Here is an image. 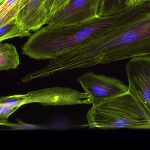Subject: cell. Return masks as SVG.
Wrapping results in <instances>:
<instances>
[{
    "instance_id": "6da1fadb",
    "label": "cell",
    "mask_w": 150,
    "mask_h": 150,
    "mask_svg": "<svg viewBox=\"0 0 150 150\" xmlns=\"http://www.w3.org/2000/svg\"><path fill=\"white\" fill-rule=\"evenodd\" d=\"M150 55V0L137 14L67 54L72 69Z\"/></svg>"
},
{
    "instance_id": "7a4b0ae2",
    "label": "cell",
    "mask_w": 150,
    "mask_h": 150,
    "mask_svg": "<svg viewBox=\"0 0 150 150\" xmlns=\"http://www.w3.org/2000/svg\"><path fill=\"white\" fill-rule=\"evenodd\" d=\"M139 5L116 14L57 28L42 27L32 34L22 53L36 60L53 59L101 37L141 10Z\"/></svg>"
},
{
    "instance_id": "3957f363",
    "label": "cell",
    "mask_w": 150,
    "mask_h": 150,
    "mask_svg": "<svg viewBox=\"0 0 150 150\" xmlns=\"http://www.w3.org/2000/svg\"><path fill=\"white\" fill-rule=\"evenodd\" d=\"M90 129H150V116L128 92L92 105L86 116Z\"/></svg>"
},
{
    "instance_id": "277c9868",
    "label": "cell",
    "mask_w": 150,
    "mask_h": 150,
    "mask_svg": "<svg viewBox=\"0 0 150 150\" xmlns=\"http://www.w3.org/2000/svg\"><path fill=\"white\" fill-rule=\"evenodd\" d=\"M91 96L81 92L65 87H53L28 92L27 93L1 96L0 103L12 107L38 103L43 106H64L77 104H93Z\"/></svg>"
},
{
    "instance_id": "5b68a950",
    "label": "cell",
    "mask_w": 150,
    "mask_h": 150,
    "mask_svg": "<svg viewBox=\"0 0 150 150\" xmlns=\"http://www.w3.org/2000/svg\"><path fill=\"white\" fill-rule=\"evenodd\" d=\"M101 0H68L51 15L46 26L50 28L86 22L100 17Z\"/></svg>"
},
{
    "instance_id": "8992f818",
    "label": "cell",
    "mask_w": 150,
    "mask_h": 150,
    "mask_svg": "<svg viewBox=\"0 0 150 150\" xmlns=\"http://www.w3.org/2000/svg\"><path fill=\"white\" fill-rule=\"evenodd\" d=\"M129 92L150 116V56L130 59L125 67Z\"/></svg>"
},
{
    "instance_id": "52a82bcc",
    "label": "cell",
    "mask_w": 150,
    "mask_h": 150,
    "mask_svg": "<svg viewBox=\"0 0 150 150\" xmlns=\"http://www.w3.org/2000/svg\"><path fill=\"white\" fill-rule=\"evenodd\" d=\"M78 81L95 105L129 92V86L115 77L89 71L80 76Z\"/></svg>"
},
{
    "instance_id": "ba28073f",
    "label": "cell",
    "mask_w": 150,
    "mask_h": 150,
    "mask_svg": "<svg viewBox=\"0 0 150 150\" xmlns=\"http://www.w3.org/2000/svg\"><path fill=\"white\" fill-rule=\"evenodd\" d=\"M50 17L44 0H22L16 18L24 27L36 31L46 25Z\"/></svg>"
},
{
    "instance_id": "9c48e42d",
    "label": "cell",
    "mask_w": 150,
    "mask_h": 150,
    "mask_svg": "<svg viewBox=\"0 0 150 150\" xmlns=\"http://www.w3.org/2000/svg\"><path fill=\"white\" fill-rule=\"evenodd\" d=\"M20 64V57L16 46L11 44L0 45V71L16 69Z\"/></svg>"
},
{
    "instance_id": "30bf717a",
    "label": "cell",
    "mask_w": 150,
    "mask_h": 150,
    "mask_svg": "<svg viewBox=\"0 0 150 150\" xmlns=\"http://www.w3.org/2000/svg\"><path fill=\"white\" fill-rule=\"evenodd\" d=\"M32 35L31 30L24 27L17 18H15L0 26V42L14 38L29 37Z\"/></svg>"
},
{
    "instance_id": "8fae6325",
    "label": "cell",
    "mask_w": 150,
    "mask_h": 150,
    "mask_svg": "<svg viewBox=\"0 0 150 150\" xmlns=\"http://www.w3.org/2000/svg\"><path fill=\"white\" fill-rule=\"evenodd\" d=\"M132 0H101L98 15L108 16L126 11L132 7Z\"/></svg>"
},
{
    "instance_id": "7c38bea8",
    "label": "cell",
    "mask_w": 150,
    "mask_h": 150,
    "mask_svg": "<svg viewBox=\"0 0 150 150\" xmlns=\"http://www.w3.org/2000/svg\"><path fill=\"white\" fill-rule=\"evenodd\" d=\"M22 0H0V26L17 18Z\"/></svg>"
},
{
    "instance_id": "4fadbf2b",
    "label": "cell",
    "mask_w": 150,
    "mask_h": 150,
    "mask_svg": "<svg viewBox=\"0 0 150 150\" xmlns=\"http://www.w3.org/2000/svg\"><path fill=\"white\" fill-rule=\"evenodd\" d=\"M18 123H10L8 121L3 123H0L1 125L7 126L13 130H38L45 129H49L48 125H36L28 124L25 123L19 120H16Z\"/></svg>"
},
{
    "instance_id": "5bb4252c",
    "label": "cell",
    "mask_w": 150,
    "mask_h": 150,
    "mask_svg": "<svg viewBox=\"0 0 150 150\" xmlns=\"http://www.w3.org/2000/svg\"><path fill=\"white\" fill-rule=\"evenodd\" d=\"M21 107H12L4 103H0V123L8 121V117L17 111Z\"/></svg>"
},
{
    "instance_id": "9a60e30c",
    "label": "cell",
    "mask_w": 150,
    "mask_h": 150,
    "mask_svg": "<svg viewBox=\"0 0 150 150\" xmlns=\"http://www.w3.org/2000/svg\"><path fill=\"white\" fill-rule=\"evenodd\" d=\"M68 0H44L45 6L50 16L52 14L62 6Z\"/></svg>"
},
{
    "instance_id": "2e32d148",
    "label": "cell",
    "mask_w": 150,
    "mask_h": 150,
    "mask_svg": "<svg viewBox=\"0 0 150 150\" xmlns=\"http://www.w3.org/2000/svg\"><path fill=\"white\" fill-rule=\"evenodd\" d=\"M148 1V0H132V6L140 5L142 3H144Z\"/></svg>"
}]
</instances>
